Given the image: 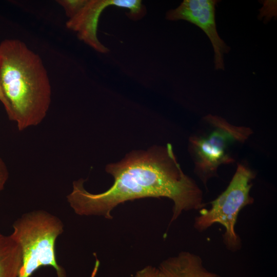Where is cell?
<instances>
[{"label": "cell", "mask_w": 277, "mask_h": 277, "mask_svg": "<svg viewBox=\"0 0 277 277\" xmlns=\"http://www.w3.org/2000/svg\"><path fill=\"white\" fill-rule=\"evenodd\" d=\"M255 176L254 171L248 167L243 164H238L226 189L210 202L209 209L200 210L195 219V228L203 231L219 223L225 228L223 240L226 247L232 251L239 250L241 244L235 227L240 211L254 202L250 192Z\"/></svg>", "instance_id": "5"}, {"label": "cell", "mask_w": 277, "mask_h": 277, "mask_svg": "<svg viewBox=\"0 0 277 277\" xmlns=\"http://www.w3.org/2000/svg\"><path fill=\"white\" fill-rule=\"evenodd\" d=\"M215 0H184L176 8L170 10L166 14L168 20L183 19L200 28L207 35L214 51V64L216 70H224V54L230 47L220 37L215 19Z\"/></svg>", "instance_id": "7"}, {"label": "cell", "mask_w": 277, "mask_h": 277, "mask_svg": "<svg viewBox=\"0 0 277 277\" xmlns=\"http://www.w3.org/2000/svg\"><path fill=\"white\" fill-rule=\"evenodd\" d=\"M87 2V0L56 1V2L63 8L68 19L74 16L84 7Z\"/></svg>", "instance_id": "10"}, {"label": "cell", "mask_w": 277, "mask_h": 277, "mask_svg": "<svg viewBox=\"0 0 277 277\" xmlns=\"http://www.w3.org/2000/svg\"><path fill=\"white\" fill-rule=\"evenodd\" d=\"M64 230L59 218L44 210L25 213L13 224L11 236L18 243L22 252V265L18 277H29L42 266H51L63 276L57 264L55 242Z\"/></svg>", "instance_id": "4"}, {"label": "cell", "mask_w": 277, "mask_h": 277, "mask_svg": "<svg viewBox=\"0 0 277 277\" xmlns=\"http://www.w3.org/2000/svg\"><path fill=\"white\" fill-rule=\"evenodd\" d=\"M0 102L3 104L5 109V110L6 111L8 109V106H7V102L6 101V99L5 98V96L4 95V94L2 91L1 82H0Z\"/></svg>", "instance_id": "13"}, {"label": "cell", "mask_w": 277, "mask_h": 277, "mask_svg": "<svg viewBox=\"0 0 277 277\" xmlns=\"http://www.w3.org/2000/svg\"><path fill=\"white\" fill-rule=\"evenodd\" d=\"M205 128L189 140V150L194 164V172L206 187L208 181L217 175L222 165L233 163L231 150L242 144L252 133L251 129L231 124L224 118L208 114L204 118Z\"/></svg>", "instance_id": "3"}, {"label": "cell", "mask_w": 277, "mask_h": 277, "mask_svg": "<svg viewBox=\"0 0 277 277\" xmlns=\"http://www.w3.org/2000/svg\"><path fill=\"white\" fill-rule=\"evenodd\" d=\"M22 265V252L11 236L0 232V277H18Z\"/></svg>", "instance_id": "9"}, {"label": "cell", "mask_w": 277, "mask_h": 277, "mask_svg": "<svg viewBox=\"0 0 277 277\" xmlns=\"http://www.w3.org/2000/svg\"><path fill=\"white\" fill-rule=\"evenodd\" d=\"M0 82L6 113L19 131L39 124L51 101V87L40 56L17 39L0 44Z\"/></svg>", "instance_id": "2"}, {"label": "cell", "mask_w": 277, "mask_h": 277, "mask_svg": "<svg viewBox=\"0 0 277 277\" xmlns=\"http://www.w3.org/2000/svg\"><path fill=\"white\" fill-rule=\"evenodd\" d=\"M114 6L127 9V15L133 20L143 17L146 10L140 0H87L84 7L66 23L67 27L76 32L78 38L96 51L105 53L109 50L98 40V19L107 7Z\"/></svg>", "instance_id": "6"}, {"label": "cell", "mask_w": 277, "mask_h": 277, "mask_svg": "<svg viewBox=\"0 0 277 277\" xmlns=\"http://www.w3.org/2000/svg\"><path fill=\"white\" fill-rule=\"evenodd\" d=\"M159 269L163 277H222L208 270L199 255L187 251L164 260Z\"/></svg>", "instance_id": "8"}, {"label": "cell", "mask_w": 277, "mask_h": 277, "mask_svg": "<svg viewBox=\"0 0 277 277\" xmlns=\"http://www.w3.org/2000/svg\"><path fill=\"white\" fill-rule=\"evenodd\" d=\"M106 171L114 179L112 185L99 193L88 191L85 180L73 182L67 201L77 214L112 219L111 211L119 204L144 197H167L173 202L169 225L183 211L201 210L206 205L203 192L185 174L170 144L147 150L132 151L121 161L107 165Z\"/></svg>", "instance_id": "1"}, {"label": "cell", "mask_w": 277, "mask_h": 277, "mask_svg": "<svg viewBox=\"0 0 277 277\" xmlns=\"http://www.w3.org/2000/svg\"><path fill=\"white\" fill-rule=\"evenodd\" d=\"M134 277H163L159 268L147 266L138 270Z\"/></svg>", "instance_id": "11"}, {"label": "cell", "mask_w": 277, "mask_h": 277, "mask_svg": "<svg viewBox=\"0 0 277 277\" xmlns=\"http://www.w3.org/2000/svg\"><path fill=\"white\" fill-rule=\"evenodd\" d=\"M9 177V172L7 167L0 157V192L3 189Z\"/></svg>", "instance_id": "12"}]
</instances>
